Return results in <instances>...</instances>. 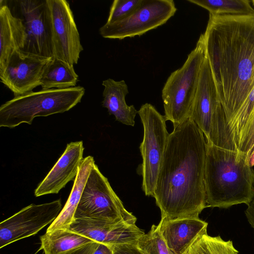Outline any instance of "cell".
Listing matches in <instances>:
<instances>
[{
	"label": "cell",
	"instance_id": "6da1fadb",
	"mask_svg": "<svg viewBox=\"0 0 254 254\" xmlns=\"http://www.w3.org/2000/svg\"><path fill=\"white\" fill-rule=\"evenodd\" d=\"M206 140L190 118L170 133L153 197L161 218H198L207 207Z\"/></svg>",
	"mask_w": 254,
	"mask_h": 254
},
{
	"label": "cell",
	"instance_id": "7a4b0ae2",
	"mask_svg": "<svg viewBox=\"0 0 254 254\" xmlns=\"http://www.w3.org/2000/svg\"><path fill=\"white\" fill-rule=\"evenodd\" d=\"M203 36L229 126L254 88V15L209 14Z\"/></svg>",
	"mask_w": 254,
	"mask_h": 254
},
{
	"label": "cell",
	"instance_id": "3957f363",
	"mask_svg": "<svg viewBox=\"0 0 254 254\" xmlns=\"http://www.w3.org/2000/svg\"><path fill=\"white\" fill-rule=\"evenodd\" d=\"M204 185L207 207L249 205L254 199V170L239 151L206 141Z\"/></svg>",
	"mask_w": 254,
	"mask_h": 254
},
{
	"label": "cell",
	"instance_id": "277c9868",
	"mask_svg": "<svg viewBox=\"0 0 254 254\" xmlns=\"http://www.w3.org/2000/svg\"><path fill=\"white\" fill-rule=\"evenodd\" d=\"M83 87L51 89L31 91L14 97L0 107V127H15L22 124L31 125L37 117L63 113L80 102Z\"/></svg>",
	"mask_w": 254,
	"mask_h": 254
},
{
	"label": "cell",
	"instance_id": "5b68a950",
	"mask_svg": "<svg viewBox=\"0 0 254 254\" xmlns=\"http://www.w3.org/2000/svg\"><path fill=\"white\" fill-rule=\"evenodd\" d=\"M189 118L202 131L206 141L222 148L237 150L206 54L200 69Z\"/></svg>",
	"mask_w": 254,
	"mask_h": 254
},
{
	"label": "cell",
	"instance_id": "8992f818",
	"mask_svg": "<svg viewBox=\"0 0 254 254\" xmlns=\"http://www.w3.org/2000/svg\"><path fill=\"white\" fill-rule=\"evenodd\" d=\"M206 56L203 34L183 65L171 73L162 90L164 117L177 127L190 117L200 69Z\"/></svg>",
	"mask_w": 254,
	"mask_h": 254
},
{
	"label": "cell",
	"instance_id": "52a82bcc",
	"mask_svg": "<svg viewBox=\"0 0 254 254\" xmlns=\"http://www.w3.org/2000/svg\"><path fill=\"white\" fill-rule=\"evenodd\" d=\"M74 219H89L111 223L136 222L95 163L84 187Z\"/></svg>",
	"mask_w": 254,
	"mask_h": 254
},
{
	"label": "cell",
	"instance_id": "ba28073f",
	"mask_svg": "<svg viewBox=\"0 0 254 254\" xmlns=\"http://www.w3.org/2000/svg\"><path fill=\"white\" fill-rule=\"evenodd\" d=\"M137 114L143 127V137L139 149L142 158V189L146 196L154 191L170 133L164 116L150 103L143 104Z\"/></svg>",
	"mask_w": 254,
	"mask_h": 254
},
{
	"label": "cell",
	"instance_id": "9c48e42d",
	"mask_svg": "<svg viewBox=\"0 0 254 254\" xmlns=\"http://www.w3.org/2000/svg\"><path fill=\"white\" fill-rule=\"evenodd\" d=\"M177 10L173 0H143L128 17L114 23H106L99 33L103 38L119 40L140 36L166 23Z\"/></svg>",
	"mask_w": 254,
	"mask_h": 254
},
{
	"label": "cell",
	"instance_id": "30bf717a",
	"mask_svg": "<svg viewBox=\"0 0 254 254\" xmlns=\"http://www.w3.org/2000/svg\"><path fill=\"white\" fill-rule=\"evenodd\" d=\"M61 199L41 204H31L0 224V248L37 234L58 217Z\"/></svg>",
	"mask_w": 254,
	"mask_h": 254
},
{
	"label": "cell",
	"instance_id": "8fae6325",
	"mask_svg": "<svg viewBox=\"0 0 254 254\" xmlns=\"http://www.w3.org/2000/svg\"><path fill=\"white\" fill-rule=\"evenodd\" d=\"M52 27L54 58L77 64L83 48L72 11L65 0H47Z\"/></svg>",
	"mask_w": 254,
	"mask_h": 254
},
{
	"label": "cell",
	"instance_id": "7c38bea8",
	"mask_svg": "<svg viewBox=\"0 0 254 254\" xmlns=\"http://www.w3.org/2000/svg\"><path fill=\"white\" fill-rule=\"evenodd\" d=\"M19 6L27 34L23 52L54 58L52 27L47 0H24Z\"/></svg>",
	"mask_w": 254,
	"mask_h": 254
},
{
	"label": "cell",
	"instance_id": "4fadbf2b",
	"mask_svg": "<svg viewBox=\"0 0 254 254\" xmlns=\"http://www.w3.org/2000/svg\"><path fill=\"white\" fill-rule=\"evenodd\" d=\"M53 59L22 50L15 51L5 66L0 69V81L13 92L14 97L31 92L40 86L43 73Z\"/></svg>",
	"mask_w": 254,
	"mask_h": 254
},
{
	"label": "cell",
	"instance_id": "5bb4252c",
	"mask_svg": "<svg viewBox=\"0 0 254 254\" xmlns=\"http://www.w3.org/2000/svg\"><path fill=\"white\" fill-rule=\"evenodd\" d=\"M135 222L114 223L89 219H74L67 229L96 242L114 245L136 242L144 232Z\"/></svg>",
	"mask_w": 254,
	"mask_h": 254
},
{
	"label": "cell",
	"instance_id": "9a60e30c",
	"mask_svg": "<svg viewBox=\"0 0 254 254\" xmlns=\"http://www.w3.org/2000/svg\"><path fill=\"white\" fill-rule=\"evenodd\" d=\"M84 149L82 141L67 144L63 154L35 190V196L58 193L75 178L84 159Z\"/></svg>",
	"mask_w": 254,
	"mask_h": 254
},
{
	"label": "cell",
	"instance_id": "2e32d148",
	"mask_svg": "<svg viewBox=\"0 0 254 254\" xmlns=\"http://www.w3.org/2000/svg\"><path fill=\"white\" fill-rule=\"evenodd\" d=\"M159 231L173 254H185L200 236L207 233L208 223L198 218H162Z\"/></svg>",
	"mask_w": 254,
	"mask_h": 254
},
{
	"label": "cell",
	"instance_id": "e0dca14e",
	"mask_svg": "<svg viewBox=\"0 0 254 254\" xmlns=\"http://www.w3.org/2000/svg\"><path fill=\"white\" fill-rule=\"evenodd\" d=\"M5 1H0V69L15 51L23 50L27 34L23 19L12 15Z\"/></svg>",
	"mask_w": 254,
	"mask_h": 254
},
{
	"label": "cell",
	"instance_id": "ac0fdd59",
	"mask_svg": "<svg viewBox=\"0 0 254 254\" xmlns=\"http://www.w3.org/2000/svg\"><path fill=\"white\" fill-rule=\"evenodd\" d=\"M102 85L104 87L103 107L107 108L109 114L114 115L117 121L134 126L138 111L133 105L128 106L126 103V96L129 91L125 80L117 81L108 78L103 81Z\"/></svg>",
	"mask_w": 254,
	"mask_h": 254
},
{
	"label": "cell",
	"instance_id": "d6986e66",
	"mask_svg": "<svg viewBox=\"0 0 254 254\" xmlns=\"http://www.w3.org/2000/svg\"><path fill=\"white\" fill-rule=\"evenodd\" d=\"M94 164V159L91 156H88L83 159L66 202L59 215L48 228L46 232L68 228L74 219L84 187Z\"/></svg>",
	"mask_w": 254,
	"mask_h": 254
},
{
	"label": "cell",
	"instance_id": "ffe728a7",
	"mask_svg": "<svg viewBox=\"0 0 254 254\" xmlns=\"http://www.w3.org/2000/svg\"><path fill=\"white\" fill-rule=\"evenodd\" d=\"M41 248L45 254H62L94 241L68 229L46 232L40 237Z\"/></svg>",
	"mask_w": 254,
	"mask_h": 254
},
{
	"label": "cell",
	"instance_id": "44dd1931",
	"mask_svg": "<svg viewBox=\"0 0 254 254\" xmlns=\"http://www.w3.org/2000/svg\"><path fill=\"white\" fill-rule=\"evenodd\" d=\"M78 81L73 65L53 58L43 73L40 86L43 90L66 89L75 87Z\"/></svg>",
	"mask_w": 254,
	"mask_h": 254
},
{
	"label": "cell",
	"instance_id": "7402d4cb",
	"mask_svg": "<svg viewBox=\"0 0 254 254\" xmlns=\"http://www.w3.org/2000/svg\"><path fill=\"white\" fill-rule=\"evenodd\" d=\"M213 15H254V8L248 0H187Z\"/></svg>",
	"mask_w": 254,
	"mask_h": 254
},
{
	"label": "cell",
	"instance_id": "603a6c76",
	"mask_svg": "<svg viewBox=\"0 0 254 254\" xmlns=\"http://www.w3.org/2000/svg\"><path fill=\"white\" fill-rule=\"evenodd\" d=\"M185 254H239L231 240L225 241L220 236L207 233L200 236Z\"/></svg>",
	"mask_w": 254,
	"mask_h": 254
},
{
	"label": "cell",
	"instance_id": "cb8c5ba5",
	"mask_svg": "<svg viewBox=\"0 0 254 254\" xmlns=\"http://www.w3.org/2000/svg\"><path fill=\"white\" fill-rule=\"evenodd\" d=\"M136 244L146 254H173L161 234L158 225L153 224L147 233L138 238Z\"/></svg>",
	"mask_w": 254,
	"mask_h": 254
},
{
	"label": "cell",
	"instance_id": "d4e9b609",
	"mask_svg": "<svg viewBox=\"0 0 254 254\" xmlns=\"http://www.w3.org/2000/svg\"><path fill=\"white\" fill-rule=\"evenodd\" d=\"M143 0H115L110 7L106 23L112 24L123 20L131 15Z\"/></svg>",
	"mask_w": 254,
	"mask_h": 254
},
{
	"label": "cell",
	"instance_id": "484cf974",
	"mask_svg": "<svg viewBox=\"0 0 254 254\" xmlns=\"http://www.w3.org/2000/svg\"><path fill=\"white\" fill-rule=\"evenodd\" d=\"M113 254H146L136 243L111 245Z\"/></svg>",
	"mask_w": 254,
	"mask_h": 254
},
{
	"label": "cell",
	"instance_id": "4316f807",
	"mask_svg": "<svg viewBox=\"0 0 254 254\" xmlns=\"http://www.w3.org/2000/svg\"><path fill=\"white\" fill-rule=\"evenodd\" d=\"M98 244L94 241L62 254H93Z\"/></svg>",
	"mask_w": 254,
	"mask_h": 254
},
{
	"label": "cell",
	"instance_id": "83f0119b",
	"mask_svg": "<svg viewBox=\"0 0 254 254\" xmlns=\"http://www.w3.org/2000/svg\"><path fill=\"white\" fill-rule=\"evenodd\" d=\"M245 214L249 224L254 230V199L248 205L245 210Z\"/></svg>",
	"mask_w": 254,
	"mask_h": 254
},
{
	"label": "cell",
	"instance_id": "f1b7e54d",
	"mask_svg": "<svg viewBox=\"0 0 254 254\" xmlns=\"http://www.w3.org/2000/svg\"><path fill=\"white\" fill-rule=\"evenodd\" d=\"M93 254H113L111 245L99 243Z\"/></svg>",
	"mask_w": 254,
	"mask_h": 254
},
{
	"label": "cell",
	"instance_id": "f546056e",
	"mask_svg": "<svg viewBox=\"0 0 254 254\" xmlns=\"http://www.w3.org/2000/svg\"><path fill=\"white\" fill-rule=\"evenodd\" d=\"M250 137L254 140V114L248 125L243 134Z\"/></svg>",
	"mask_w": 254,
	"mask_h": 254
},
{
	"label": "cell",
	"instance_id": "4dcf8cb0",
	"mask_svg": "<svg viewBox=\"0 0 254 254\" xmlns=\"http://www.w3.org/2000/svg\"><path fill=\"white\" fill-rule=\"evenodd\" d=\"M252 1L253 2V3L254 4V0H252Z\"/></svg>",
	"mask_w": 254,
	"mask_h": 254
}]
</instances>
